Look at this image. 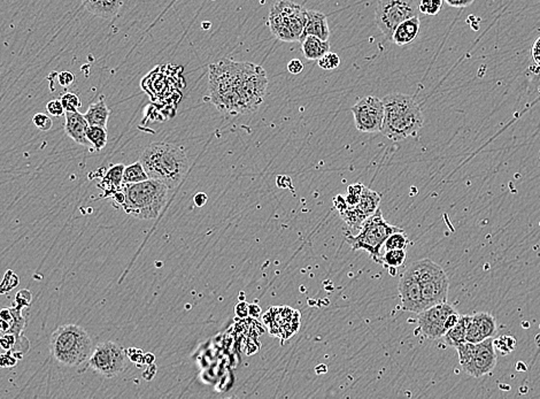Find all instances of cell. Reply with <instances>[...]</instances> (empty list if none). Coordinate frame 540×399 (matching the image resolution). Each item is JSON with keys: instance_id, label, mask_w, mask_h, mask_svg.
<instances>
[{"instance_id": "cell-46", "label": "cell", "mask_w": 540, "mask_h": 399, "mask_svg": "<svg viewBox=\"0 0 540 399\" xmlns=\"http://www.w3.org/2000/svg\"><path fill=\"white\" fill-rule=\"evenodd\" d=\"M206 202H207V194L200 192V194H196L194 196V203H196V206L201 207L204 204H206Z\"/></svg>"}, {"instance_id": "cell-24", "label": "cell", "mask_w": 540, "mask_h": 399, "mask_svg": "<svg viewBox=\"0 0 540 399\" xmlns=\"http://www.w3.org/2000/svg\"><path fill=\"white\" fill-rule=\"evenodd\" d=\"M83 115H85V120L88 121L89 126L106 128L109 124L111 110L107 106L105 100L100 99L97 103L91 104Z\"/></svg>"}, {"instance_id": "cell-21", "label": "cell", "mask_w": 540, "mask_h": 399, "mask_svg": "<svg viewBox=\"0 0 540 399\" xmlns=\"http://www.w3.org/2000/svg\"><path fill=\"white\" fill-rule=\"evenodd\" d=\"M421 21L418 16L408 19L406 21L401 22L393 32L392 41L398 46L408 45L414 42L420 34Z\"/></svg>"}, {"instance_id": "cell-8", "label": "cell", "mask_w": 540, "mask_h": 399, "mask_svg": "<svg viewBox=\"0 0 540 399\" xmlns=\"http://www.w3.org/2000/svg\"><path fill=\"white\" fill-rule=\"evenodd\" d=\"M418 12L414 0H379L375 13L376 25L391 42L396 27L408 19L418 16Z\"/></svg>"}, {"instance_id": "cell-1", "label": "cell", "mask_w": 540, "mask_h": 399, "mask_svg": "<svg viewBox=\"0 0 540 399\" xmlns=\"http://www.w3.org/2000/svg\"><path fill=\"white\" fill-rule=\"evenodd\" d=\"M212 103L225 115L254 113L263 103L268 87L267 73L259 65L222 59L210 66Z\"/></svg>"}, {"instance_id": "cell-43", "label": "cell", "mask_w": 540, "mask_h": 399, "mask_svg": "<svg viewBox=\"0 0 540 399\" xmlns=\"http://www.w3.org/2000/svg\"><path fill=\"white\" fill-rule=\"evenodd\" d=\"M446 3L452 8H468L474 3L475 0H445Z\"/></svg>"}, {"instance_id": "cell-29", "label": "cell", "mask_w": 540, "mask_h": 399, "mask_svg": "<svg viewBox=\"0 0 540 399\" xmlns=\"http://www.w3.org/2000/svg\"><path fill=\"white\" fill-rule=\"evenodd\" d=\"M150 177L145 172L144 167L142 165L141 161L133 163L130 166L124 167V172H123V184L138 183V182H143V181L148 180Z\"/></svg>"}, {"instance_id": "cell-44", "label": "cell", "mask_w": 540, "mask_h": 399, "mask_svg": "<svg viewBox=\"0 0 540 399\" xmlns=\"http://www.w3.org/2000/svg\"><path fill=\"white\" fill-rule=\"evenodd\" d=\"M333 204H335L336 209H338L339 212H341V209H344L345 207L348 206L346 199H345L343 196H341V194H339V196H337V197H335V199H333Z\"/></svg>"}, {"instance_id": "cell-6", "label": "cell", "mask_w": 540, "mask_h": 399, "mask_svg": "<svg viewBox=\"0 0 540 399\" xmlns=\"http://www.w3.org/2000/svg\"><path fill=\"white\" fill-rule=\"evenodd\" d=\"M401 228L393 226L383 218L381 209H377L368 219L362 223L358 235H348L346 243L350 244L352 250H363L370 258L377 264H381L382 247L391 233L400 231Z\"/></svg>"}, {"instance_id": "cell-41", "label": "cell", "mask_w": 540, "mask_h": 399, "mask_svg": "<svg viewBox=\"0 0 540 399\" xmlns=\"http://www.w3.org/2000/svg\"><path fill=\"white\" fill-rule=\"evenodd\" d=\"M288 71L292 75L300 74L304 71V65L299 59H292L288 62Z\"/></svg>"}, {"instance_id": "cell-14", "label": "cell", "mask_w": 540, "mask_h": 399, "mask_svg": "<svg viewBox=\"0 0 540 399\" xmlns=\"http://www.w3.org/2000/svg\"><path fill=\"white\" fill-rule=\"evenodd\" d=\"M497 365V354L493 345V339H486L482 342L475 343L474 352L469 361L463 365L462 369L466 374L473 378H482L490 374Z\"/></svg>"}, {"instance_id": "cell-35", "label": "cell", "mask_w": 540, "mask_h": 399, "mask_svg": "<svg viewBox=\"0 0 540 399\" xmlns=\"http://www.w3.org/2000/svg\"><path fill=\"white\" fill-rule=\"evenodd\" d=\"M363 187H365V185L361 183L353 184V185H350V187H348V197L345 198V199H346V203H348V205L355 206L358 204L359 201H360V197H361Z\"/></svg>"}, {"instance_id": "cell-31", "label": "cell", "mask_w": 540, "mask_h": 399, "mask_svg": "<svg viewBox=\"0 0 540 399\" xmlns=\"http://www.w3.org/2000/svg\"><path fill=\"white\" fill-rule=\"evenodd\" d=\"M493 345L500 354L507 356L515 350L517 342L515 337H513L512 335H502L498 339H493Z\"/></svg>"}, {"instance_id": "cell-26", "label": "cell", "mask_w": 540, "mask_h": 399, "mask_svg": "<svg viewBox=\"0 0 540 399\" xmlns=\"http://www.w3.org/2000/svg\"><path fill=\"white\" fill-rule=\"evenodd\" d=\"M468 318H469V315H461L459 322L445 332V335L442 336V339H444L446 345L456 349L460 344L466 342Z\"/></svg>"}, {"instance_id": "cell-7", "label": "cell", "mask_w": 540, "mask_h": 399, "mask_svg": "<svg viewBox=\"0 0 540 399\" xmlns=\"http://www.w3.org/2000/svg\"><path fill=\"white\" fill-rule=\"evenodd\" d=\"M306 10L291 0L276 1L270 10L268 25L282 42H298L305 27Z\"/></svg>"}, {"instance_id": "cell-16", "label": "cell", "mask_w": 540, "mask_h": 399, "mask_svg": "<svg viewBox=\"0 0 540 399\" xmlns=\"http://www.w3.org/2000/svg\"><path fill=\"white\" fill-rule=\"evenodd\" d=\"M449 277L445 271L421 283L422 298L425 308L447 301L449 297Z\"/></svg>"}, {"instance_id": "cell-40", "label": "cell", "mask_w": 540, "mask_h": 399, "mask_svg": "<svg viewBox=\"0 0 540 399\" xmlns=\"http://www.w3.org/2000/svg\"><path fill=\"white\" fill-rule=\"evenodd\" d=\"M58 81H59L61 87H65V88H66V87H69V85L74 83V74H71V71H61V73L58 75Z\"/></svg>"}, {"instance_id": "cell-47", "label": "cell", "mask_w": 540, "mask_h": 399, "mask_svg": "<svg viewBox=\"0 0 540 399\" xmlns=\"http://www.w3.org/2000/svg\"><path fill=\"white\" fill-rule=\"evenodd\" d=\"M249 313H251L252 317L256 318V317H259L260 313H261V310H260L259 306H256V305H251V306H249Z\"/></svg>"}, {"instance_id": "cell-10", "label": "cell", "mask_w": 540, "mask_h": 399, "mask_svg": "<svg viewBox=\"0 0 540 399\" xmlns=\"http://www.w3.org/2000/svg\"><path fill=\"white\" fill-rule=\"evenodd\" d=\"M355 127L361 133H381L384 117L383 100L375 95H365L352 107Z\"/></svg>"}, {"instance_id": "cell-30", "label": "cell", "mask_w": 540, "mask_h": 399, "mask_svg": "<svg viewBox=\"0 0 540 399\" xmlns=\"http://www.w3.org/2000/svg\"><path fill=\"white\" fill-rule=\"evenodd\" d=\"M409 244L407 235L405 233L403 230L396 231V233H391L387 240L384 243V249L385 251L387 250H406Z\"/></svg>"}, {"instance_id": "cell-3", "label": "cell", "mask_w": 540, "mask_h": 399, "mask_svg": "<svg viewBox=\"0 0 540 399\" xmlns=\"http://www.w3.org/2000/svg\"><path fill=\"white\" fill-rule=\"evenodd\" d=\"M384 104L382 133L393 141L415 136L421 130L425 117L415 99L405 93H390L382 99Z\"/></svg>"}, {"instance_id": "cell-28", "label": "cell", "mask_w": 540, "mask_h": 399, "mask_svg": "<svg viewBox=\"0 0 540 399\" xmlns=\"http://www.w3.org/2000/svg\"><path fill=\"white\" fill-rule=\"evenodd\" d=\"M89 141L91 144V148L95 152L102 151L107 144V130L106 128L98 127V126H89L87 131Z\"/></svg>"}, {"instance_id": "cell-15", "label": "cell", "mask_w": 540, "mask_h": 399, "mask_svg": "<svg viewBox=\"0 0 540 399\" xmlns=\"http://www.w3.org/2000/svg\"><path fill=\"white\" fill-rule=\"evenodd\" d=\"M398 289H399L401 308L403 311L413 312L416 315L425 311L421 283L414 275V273L412 272L409 267L403 272V275L400 277Z\"/></svg>"}, {"instance_id": "cell-38", "label": "cell", "mask_w": 540, "mask_h": 399, "mask_svg": "<svg viewBox=\"0 0 540 399\" xmlns=\"http://www.w3.org/2000/svg\"><path fill=\"white\" fill-rule=\"evenodd\" d=\"M18 361L14 354L12 351H8V354H0V367H14L15 365L18 364Z\"/></svg>"}, {"instance_id": "cell-36", "label": "cell", "mask_w": 540, "mask_h": 399, "mask_svg": "<svg viewBox=\"0 0 540 399\" xmlns=\"http://www.w3.org/2000/svg\"><path fill=\"white\" fill-rule=\"evenodd\" d=\"M32 124L39 130L49 131L52 128L53 121L47 114L37 113L32 117Z\"/></svg>"}, {"instance_id": "cell-20", "label": "cell", "mask_w": 540, "mask_h": 399, "mask_svg": "<svg viewBox=\"0 0 540 399\" xmlns=\"http://www.w3.org/2000/svg\"><path fill=\"white\" fill-rule=\"evenodd\" d=\"M81 1L85 10L90 12L91 14L109 20L119 14L124 0H81Z\"/></svg>"}, {"instance_id": "cell-25", "label": "cell", "mask_w": 540, "mask_h": 399, "mask_svg": "<svg viewBox=\"0 0 540 399\" xmlns=\"http://www.w3.org/2000/svg\"><path fill=\"white\" fill-rule=\"evenodd\" d=\"M471 319H473L478 334L483 341L486 339H493L497 335L498 327H497V321H495L493 315H490L488 312H480V313L471 315Z\"/></svg>"}, {"instance_id": "cell-32", "label": "cell", "mask_w": 540, "mask_h": 399, "mask_svg": "<svg viewBox=\"0 0 540 399\" xmlns=\"http://www.w3.org/2000/svg\"><path fill=\"white\" fill-rule=\"evenodd\" d=\"M317 65L319 68H322L324 71H335L337 68L339 67L341 65V58L337 54L333 52H326L323 54L322 57L319 58L317 60Z\"/></svg>"}, {"instance_id": "cell-45", "label": "cell", "mask_w": 540, "mask_h": 399, "mask_svg": "<svg viewBox=\"0 0 540 399\" xmlns=\"http://www.w3.org/2000/svg\"><path fill=\"white\" fill-rule=\"evenodd\" d=\"M236 315L240 317V318L247 317V315H249V305L245 304V303H240V304L237 305Z\"/></svg>"}, {"instance_id": "cell-22", "label": "cell", "mask_w": 540, "mask_h": 399, "mask_svg": "<svg viewBox=\"0 0 540 399\" xmlns=\"http://www.w3.org/2000/svg\"><path fill=\"white\" fill-rule=\"evenodd\" d=\"M124 167L122 163L114 165L102 176V183L99 184V187H102L100 189L104 191L102 198H112L117 191L122 189Z\"/></svg>"}, {"instance_id": "cell-42", "label": "cell", "mask_w": 540, "mask_h": 399, "mask_svg": "<svg viewBox=\"0 0 540 399\" xmlns=\"http://www.w3.org/2000/svg\"><path fill=\"white\" fill-rule=\"evenodd\" d=\"M531 54H532V59L533 61H535V64L540 68V37H538L535 44H533Z\"/></svg>"}, {"instance_id": "cell-12", "label": "cell", "mask_w": 540, "mask_h": 399, "mask_svg": "<svg viewBox=\"0 0 540 399\" xmlns=\"http://www.w3.org/2000/svg\"><path fill=\"white\" fill-rule=\"evenodd\" d=\"M379 203L381 194L365 187L358 204L346 206L344 209H341L339 214L350 229L360 230L365 220L368 219L369 216H372L379 209Z\"/></svg>"}, {"instance_id": "cell-19", "label": "cell", "mask_w": 540, "mask_h": 399, "mask_svg": "<svg viewBox=\"0 0 540 399\" xmlns=\"http://www.w3.org/2000/svg\"><path fill=\"white\" fill-rule=\"evenodd\" d=\"M308 35L316 36L323 41H329L330 29L328 19L321 12L306 10L305 27L300 41Z\"/></svg>"}, {"instance_id": "cell-13", "label": "cell", "mask_w": 540, "mask_h": 399, "mask_svg": "<svg viewBox=\"0 0 540 399\" xmlns=\"http://www.w3.org/2000/svg\"><path fill=\"white\" fill-rule=\"evenodd\" d=\"M454 312H456L455 308L447 301L425 308V311L418 313V328L427 339H442L446 332V319Z\"/></svg>"}, {"instance_id": "cell-39", "label": "cell", "mask_w": 540, "mask_h": 399, "mask_svg": "<svg viewBox=\"0 0 540 399\" xmlns=\"http://www.w3.org/2000/svg\"><path fill=\"white\" fill-rule=\"evenodd\" d=\"M16 304L20 305V306H23V308H27L30 305V301H32V293L28 291V290H21V291H19L16 293Z\"/></svg>"}, {"instance_id": "cell-17", "label": "cell", "mask_w": 540, "mask_h": 399, "mask_svg": "<svg viewBox=\"0 0 540 399\" xmlns=\"http://www.w3.org/2000/svg\"><path fill=\"white\" fill-rule=\"evenodd\" d=\"M23 306L16 305L14 308L0 310V339L8 334L21 337L25 329V319L22 315Z\"/></svg>"}, {"instance_id": "cell-33", "label": "cell", "mask_w": 540, "mask_h": 399, "mask_svg": "<svg viewBox=\"0 0 540 399\" xmlns=\"http://www.w3.org/2000/svg\"><path fill=\"white\" fill-rule=\"evenodd\" d=\"M60 100H61L63 109H65L66 112H76V111L81 109V99L78 98V95H75L73 92H66V93H63Z\"/></svg>"}, {"instance_id": "cell-37", "label": "cell", "mask_w": 540, "mask_h": 399, "mask_svg": "<svg viewBox=\"0 0 540 399\" xmlns=\"http://www.w3.org/2000/svg\"><path fill=\"white\" fill-rule=\"evenodd\" d=\"M46 111L51 117H63L66 111L63 109V103L60 99H53L49 100V103L46 104Z\"/></svg>"}, {"instance_id": "cell-4", "label": "cell", "mask_w": 540, "mask_h": 399, "mask_svg": "<svg viewBox=\"0 0 540 399\" xmlns=\"http://www.w3.org/2000/svg\"><path fill=\"white\" fill-rule=\"evenodd\" d=\"M168 187L160 181L148 180L138 183L123 184V211L139 220L158 218L168 198Z\"/></svg>"}, {"instance_id": "cell-11", "label": "cell", "mask_w": 540, "mask_h": 399, "mask_svg": "<svg viewBox=\"0 0 540 399\" xmlns=\"http://www.w3.org/2000/svg\"><path fill=\"white\" fill-rule=\"evenodd\" d=\"M263 320L268 326L270 334L282 339H290L300 327L299 312L288 306L269 308Z\"/></svg>"}, {"instance_id": "cell-2", "label": "cell", "mask_w": 540, "mask_h": 399, "mask_svg": "<svg viewBox=\"0 0 540 399\" xmlns=\"http://www.w3.org/2000/svg\"><path fill=\"white\" fill-rule=\"evenodd\" d=\"M139 161L150 179L160 181L168 189L181 184L190 167L185 150L168 141L148 145L142 153Z\"/></svg>"}, {"instance_id": "cell-9", "label": "cell", "mask_w": 540, "mask_h": 399, "mask_svg": "<svg viewBox=\"0 0 540 399\" xmlns=\"http://www.w3.org/2000/svg\"><path fill=\"white\" fill-rule=\"evenodd\" d=\"M126 351L114 342L100 343L92 351L89 366L106 378H114L126 368Z\"/></svg>"}, {"instance_id": "cell-27", "label": "cell", "mask_w": 540, "mask_h": 399, "mask_svg": "<svg viewBox=\"0 0 540 399\" xmlns=\"http://www.w3.org/2000/svg\"><path fill=\"white\" fill-rule=\"evenodd\" d=\"M406 257V250H387L383 253L381 264L391 273L405 264Z\"/></svg>"}, {"instance_id": "cell-18", "label": "cell", "mask_w": 540, "mask_h": 399, "mask_svg": "<svg viewBox=\"0 0 540 399\" xmlns=\"http://www.w3.org/2000/svg\"><path fill=\"white\" fill-rule=\"evenodd\" d=\"M65 119H66V124H65L66 134L75 143H78V144L82 145V146L91 148V144H90L88 136H87L89 124L88 121L85 120V115L80 113L78 111H76V112H66L65 113Z\"/></svg>"}, {"instance_id": "cell-5", "label": "cell", "mask_w": 540, "mask_h": 399, "mask_svg": "<svg viewBox=\"0 0 540 399\" xmlns=\"http://www.w3.org/2000/svg\"><path fill=\"white\" fill-rule=\"evenodd\" d=\"M49 349L59 364L78 367L88 363L91 357L92 339L80 326H60L51 336Z\"/></svg>"}, {"instance_id": "cell-23", "label": "cell", "mask_w": 540, "mask_h": 399, "mask_svg": "<svg viewBox=\"0 0 540 399\" xmlns=\"http://www.w3.org/2000/svg\"><path fill=\"white\" fill-rule=\"evenodd\" d=\"M302 42V52L307 60H319L323 54L330 51V44L328 41L308 35L300 41Z\"/></svg>"}, {"instance_id": "cell-34", "label": "cell", "mask_w": 540, "mask_h": 399, "mask_svg": "<svg viewBox=\"0 0 540 399\" xmlns=\"http://www.w3.org/2000/svg\"><path fill=\"white\" fill-rule=\"evenodd\" d=\"M442 0H421L418 11L425 15H437L442 11Z\"/></svg>"}]
</instances>
